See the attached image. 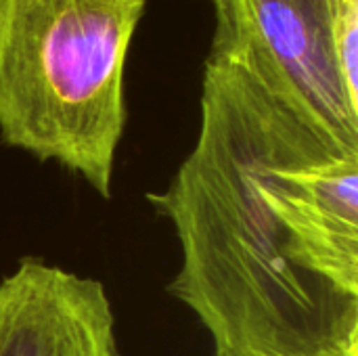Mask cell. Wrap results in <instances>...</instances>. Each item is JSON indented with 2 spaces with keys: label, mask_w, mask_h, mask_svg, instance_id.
Returning <instances> with one entry per match:
<instances>
[{
  "label": "cell",
  "mask_w": 358,
  "mask_h": 356,
  "mask_svg": "<svg viewBox=\"0 0 358 356\" xmlns=\"http://www.w3.org/2000/svg\"><path fill=\"white\" fill-rule=\"evenodd\" d=\"M329 27L340 71L358 94V0H329Z\"/></svg>",
  "instance_id": "5"
},
{
  "label": "cell",
  "mask_w": 358,
  "mask_h": 356,
  "mask_svg": "<svg viewBox=\"0 0 358 356\" xmlns=\"http://www.w3.org/2000/svg\"><path fill=\"white\" fill-rule=\"evenodd\" d=\"M210 55L245 69L338 143L358 149V94L336 61L329 0H212Z\"/></svg>",
  "instance_id": "3"
},
{
  "label": "cell",
  "mask_w": 358,
  "mask_h": 356,
  "mask_svg": "<svg viewBox=\"0 0 358 356\" xmlns=\"http://www.w3.org/2000/svg\"><path fill=\"white\" fill-rule=\"evenodd\" d=\"M0 356H120L105 285L23 258L0 281Z\"/></svg>",
  "instance_id": "4"
},
{
  "label": "cell",
  "mask_w": 358,
  "mask_h": 356,
  "mask_svg": "<svg viewBox=\"0 0 358 356\" xmlns=\"http://www.w3.org/2000/svg\"><path fill=\"white\" fill-rule=\"evenodd\" d=\"M149 0H0V138L111 197Z\"/></svg>",
  "instance_id": "2"
},
{
  "label": "cell",
  "mask_w": 358,
  "mask_h": 356,
  "mask_svg": "<svg viewBox=\"0 0 358 356\" xmlns=\"http://www.w3.org/2000/svg\"><path fill=\"white\" fill-rule=\"evenodd\" d=\"M199 132L147 201L176 231L168 292L216 353L358 356V149L206 59Z\"/></svg>",
  "instance_id": "1"
},
{
  "label": "cell",
  "mask_w": 358,
  "mask_h": 356,
  "mask_svg": "<svg viewBox=\"0 0 358 356\" xmlns=\"http://www.w3.org/2000/svg\"><path fill=\"white\" fill-rule=\"evenodd\" d=\"M214 356H235V355H224V353H214Z\"/></svg>",
  "instance_id": "6"
}]
</instances>
